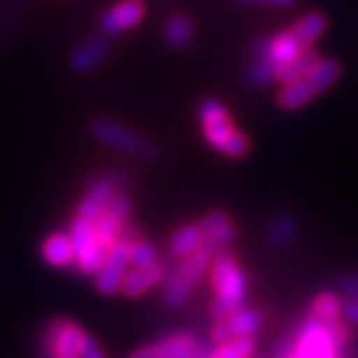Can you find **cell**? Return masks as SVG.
<instances>
[{
  "mask_svg": "<svg viewBox=\"0 0 358 358\" xmlns=\"http://www.w3.org/2000/svg\"><path fill=\"white\" fill-rule=\"evenodd\" d=\"M211 285L215 299L211 303V317L217 320L243 307L247 299V277L229 251H221L211 259Z\"/></svg>",
  "mask_w": 358,
  "mask_h": 358,
  "instance_id": "1",
  "label": "cell"
},
{
  "mask_svg": "<svg viewBox=\"0 0 358 358\" xmlns=\"http://www.w3.org/2000/svg\"><path fill=\"white\" fill-rule=\"evenodd\" d=\"M199 120L203 124L205 140L211 148L231 157H243L249 152V138L233 128L229 112L215 98H205L199 103Z\"/></svg>",
  "mask_w": 358,
  "mask_h": 358,
  "instance_id": "2",
  "label": "cell"
},
{
  "mask_svg": "<svg viewBox=\"0 0 358 358\" xmlns=\"http://www.w3.org/2000/svg\"><path fill=\"white\" fill-rule=\"evenodd\" d=\"M341 74H343V66L338 60H334V58L320 60L307 76L285 84V88L281 90V94L277 98V106L282 112H294L310 102L313 98H317L320 92L331 88L341 78Z\"/></svg>",
  "mask_w": 358,
  "mask_h": 358,
  "instance_id": "3",
  "label": "cell"
},
{
  "mask_svg": "<svg viewBox=\"0 0 358 358\" xmlns=\"http://www.w3.org/2000/svg\"><path fill=\"white\" fill-rule=\"evenodd\" d=\"M90 131L96 140L102 141L103 145L112 148L115 152L143 159V162H154L159 154L154 141L106 115L94 117L90 122Z\"/></svg>",
  "mask_w": 358,
  "mask_h": 358,
  "instance_id": "4",
  "label": "cell"
},
{
  "mask_svg": "<svg viewBox=\"0 0 358 358\" xmlns=\"http://www.w3.org/2000/svg\"><path fill=\"white\" fill-rule=\"evenodd\" d=\"M213 257L215 255L205 247L197 249L192 255L183 257L181 265L167 279L166 289H164V301L169 307H181L192 296V293L195 291V285L203 277V273L211 265Z\"/></svg>",
  "mask_w": 358,
  "mask_h": 358,
  "instance_id": "5",
  "label": "cell"
},
{
  "mask_svg": "<svg viewBox=\"0 0 358 358\" xmlns=\"http://www.w3.org/2000/svg\"><path fill=\"white\" fill-rule=\"evenodd\" d=\"M279 358H336V348L320 320L308 317L294 343Z\"/></svg>",
  "mask_w": 358,
  "mask_h": 358,
  "instance_id": "6",
  "label": "cell"
},
{
  "mask_svg": "<svg viewBox=\"0 0 358 358\" xmlns=\"http://www.w3.org/2000/svg\"><path fill=\"white\" fill-rule=\"evenodd\" d=\"M90 334L84 333L76 322L56 320L46 336L48 358H80L88 345Z\"/></svg>",
  "mask_w": 358,
  "mask_h": 358,
  "instance_id": "7",
  "label": "cell"
},
{
  "mask_svg": "<svg viewBox=\"0 0 358 358\" xmlns=\"http://www.w3.org/2000/svg\"><path fill=\"white\" fill-rule=\"evenodd\" d=\"M263 317L257 313L255 308L239 307L237 310L229 313L227 317H221L215 320L211 329V341L219 345L231 338H243V336H253L261 329Z\"/></svg>",
  "mask_w": 358,
  "mask_h": 358,
  "instance_id": "8",
  "label": "cell"
},
{
  "mask_svg": "<svg viewBox=\"0 0 358 358\" xmlns=\"http://www.w3.org/2000/svg\"><path fill=\"white\" fill-rule=\"evenodd\" d=\"M129 245L122 239H115L110 247L103 267L96 273V289L102 294H115L122 287L124 275L128 273Z\"/></svg>",
  "mask_w": 358,
  "mask_h": 358,
  "instance_id": "9",
  "label": "cell"
},
{
  "mask_svg": "<svg viewBox=\"0 0 358 358\" xmlns=\"http://www.w3.org/2000/svg\"><path fill=\"white\" fill-rule=\"evenodd\" d=\"M197 352V341L189 333H178L157 341L154 345L141 346L129 358H193Z\"/></svg>",
  "mask_w": 358,
  "mask_h": 358,
  "instance_id": "10",
  "label": "cell"
},
{
  "mask_svg": "<svg viewBox=\"0 0 358 358\" xmlns=\"http://www.w3.org/2000/svg\"><path fill=\"white\" fill-rule=\"evenodd\" d=\"M197 225L203 231V247L209 249L213 255L227 251V247L235 239V229L231 225L229 213L223 209L209 211Z\"/></svg>",
  "mask_w": 358,
  "mask_h": 358,
  "instance_id": "11",
  "label": "cell"
},
{
  "mask_svg": "<svg viewBox=\"0 0 358 358\" xmlns=\"http://www.w3.org/2000/svg\"><path fill=\"white\" fill-rule=\"evenodd\" d=\"M143 4L140 0H122L115 6H112L108 13H103L100 18V28L106 36H115L120 32H126L128 28L141 22L143 18Z\"/></svg>",
  "mask_w": 358,
  "mask_h": 358,
  "instance_id": "12",
  "label": "cell"
},
{
  "mask_svg": "<svg viewBox=\"0 0 358 358\" xmlns=\"http://www.w3.org/2000/svg\"><path fill=\"white\" fill-rule=\"evenodd\" d=\"M164 279H166V268L162 263H155L152 267H134L124 275L120 291L129 299H136L157 287Z\"/></svg>",
  "mask_w": 358,
  "mask_h": 358,
  "instance_id": "13",
  "label": "cell"
},
{
  "mask_svg": "<svg viewBox=\"0 0 358 358\" xmlns=\"http://www.w3.org/2000/svg\"><path fill=\"white\" fill-rule=\"evenodd\" d=\"M110 52V42L103 34H94L84 40L70 56V66L80 74H86L102 62Z\"/></svg>",
  "mask_w": 358,
  "mask_h": 358,
  "instance_id": "14",
  "label": "cell"
},
{
  "mask_svg": "<svg viewBox=\"0 0 358 358\" xmlns=\"http://www.w3.org/2000/svg\"><path fill=\"white\" fill-rule=\"evenodd\" d=\"M296 237H299V219L294 217L291 211H277L268 219L267 229H265L268 247L277 251L289 249L296 241Z\"/></svg>",
  "mask_w": 358,
  "mask_h": 358,
  "instance_id": "15",
  "label": "cell"
},
{
  "mask_svg": "<svg viewBox=\"0 0 358 358\" xmlns=\"http://www.w3.org/2000/svg\"><path fill=\"white\" fill-rule=\"evenodd\" d=\"M42 257L52 267H70L76 263V253L68 233H52L42 245Z\"/></svg>",
  "mask_w": 358,
  "mask_h": 358,
  "instance_id": "16",
  "label": "cell"
},
{
  "mask_svg": "<svg viewBox=\"0 0 358 358\" xmlns=\"http://www.w3.org/2000/svg\"><path fill=\"white\" fill-rule=\"evenodd\" d=\"M164 40L171 50H185L193 40V22L187 14H171L164 24Z\"/></svg>",
  "mask_w": 358,
  "mask_h": 358,
  "instance_id": "17",
  "label": "cell"
},
{
  "mask_svg": "<svg viewBox=\"0 0 358 358\" xmlns=\"http://www.w3.org/2000/svg\"><path fill=\"white\" fill-rule=\"evenodd\" d=\"M329 28V18L322 13H308L305 14L299 22L289 28V32L293 34L296 44L305 50L315 40L322 36V32Z\"/></svg>",
  "mask_w": 358,
  "mask_h": 358,
  "instance_id": "18",
  "label": "cell"
},
{
  "mask_svg": "<svg viewBox=\"0 0 358 358\" xmlns=\"http://www.w3.org/2000/svg\"><path fill=\"white\" fill-rule=\"evenodd\" d=\"M201 247H203V231L197 223L178 229L169 241V251L176 257H181V259L192 255Z\"/></svg>",
  "mask_w": 358,
  "mask_h": 358,
  "instance_id": "19",
  "label": "cell"
},
{
  "mask_svg": "<svg viewBox=\"0 0 358 358\" xmlns=\"http://www.w3.org/2000/svg\"><path fill=\"white\" fill-rule=\"evenodd\" d=\"M319 54L315 50L305 48L299 56H294L291 62H287V64H282L281 68H279V76H277V80L282 82V84H289V82H294V80H301L303 76H307L308 72L319 64Z\"/></svg>",
  "mask_w": 358,
  "mask_h": 358,
  "instance_id": "20",
  "label": "cell"
},
{
  "mask_svg": "<svg viewBox=\"0 0 358 358\" xmlns=\"http://www.w3.org/2000/svg\"><path fill=\"white\" fill-rule=\"evenodd\" d=\"M310 317L320 320L324 327L343 319V301L333 293H320L310 303Z\"/></svg>",
  "mask_w": 358,
  "mask_h": 358,
  "instance_id": "21",
  "label": "cell"
},
{
  "mask_svg": "<svg viewBox=\"0 0 358 358\" xmlns=\"http://www.w3.org/2000/svg\"><path fill=\"white\" fill-rule=\"evenodd\" d=\"M68 237L72 241V247H74V253L78 257H82L88 249H92L96 245V231H94V223L88 221V219L78 217L70 223V231H68Z\"/></svg>",
  "mask_w": 358,
  "mask_h": 358,
  "instance_id": "22",
  "label": "cell"
},
{
  "mask_svg": "<svg viewBox=\"0 0 358 358\" xmlns=\"http://www.w3.org/2000/svg\"><path fill=\"white\" fill-rule=\"evenodd\" d=\"M255 352V341L251 336L243 338H231L225 343H219L205 358H251Z\"/></svg>",
  "mask_w": 358,
  "mask_h": 358,
  "instance_id": "23",
  "label": "cell"
},
{
  "mask_svg": "<svg viewBox=\"0 0 358 358\" xmlns=\"http://www.w3.org/2000/svg\"><path fill=\"white\" fill-rule=\"evenodd\" d=\"M279 68L281 66L273 62V60H268V58H255V62L249 66L247 72H245V80H247V84H251L255 88L267 86V84L277 80Z\"/></svg>",
  "mask_w": 358,
  "mask_h": 358,
  "instance_id": "24",
  "label": "cell"
},
{
  "mask_svg": "<svg viewBox=\"0 0 358 358\" xmlns=\"http://www.w3.org/2000/svg\"><path fill=\"white\" fill-rule=\"evenodd\" d=\"M108 251H110V247H106V245L100 243V241H96V245H94L92 249H88L82 257H78L76 267L80 268L82 273H86V275H96V273L103 267L106 257H108Z\"/></svg>",
  "mask_w": 358,
  "mask_h": 358,
  "instance_id": "25",
  "label": "cell"
},
{
  "mask_svg": "<svg viewBox=\"0 0 358 358\" xmlns=\"http://www.w3.org/2000/svg\"><path fill=\"white\" fill-rule=\"evenodd\" d=\"M122 221H117L115 217H112L110 213H106V209H103V213L100 217L94 221V231H96V239L103 243L106 247H112L114 241L117 239V235H120V229H122Z\"/></svg>",
  "mask_w": 358,
  "mask_h": 358,
  "instance_id": "26",
  "label": "cell"
},
{
  "mask_svg": "<svg viewBox=\"0 0 358 358\" xmlns=\"http://www.w3.org/2000/svg\"><path fill=\"white\" fill-rule=\"evenodd\" d=\"M129 263L134 267H152L155 263H159V253L154 245L138 239L129 245Z\"/></svg>",
  "mask_w": 358,
  "mask_h": 358,
  "instance_id": "27",
  "label": "cell"
},
{
  "mask_svg": "<svg viewBox=\"0 0 358 358\" xmlns=\"http://www.w3.org/2000/svg\"><path fill=\"white\" fill-rule=\"evenodd\" d=\"M115 192H117V189L114 187V183L106 178V176H100V178H94L92 181H90L88 193H86V195L94 197V199H96V201H100V203L108 205V201L114 197Z\"/></svg>",
  "mask_w": 358,
  "mask_h": 358,
  "instance_id": "28",
  "label": "cell"
},
{
  "mask_svg": "<svg viewBox=\"0 0 358 358\" xmlns=\"http://www.w3.org/2000/svg\"><path fill=\"white\" fill-rule=\"evenodd\" d=\"M106 213H110L117 221L126 223L129 215H131V199H129L128 193L115 192L114 197L106 205Z\"/></svg>",
  "mask_w": 358,
  "mask_h": 358,
  "instance_id": "29",
  "label": "cell"
},
{
  "mask_svg": "<svg viewBox=\"0 0 358 358\" xmlns=\"http://www.w3.org/2000/svg\"><path fill=\"white\" fill-rule=\"evenodd\" d=\"M103 209H106V205L100 203V201H96L94 197H90L86 195L80 203H78V209H76V215L82 219H88V221H96V219L100 217L103 213Z\"/></svg>",
  "mask_w": 358,
  "mask_h": 358,
  "instance_id": "30",
  "label": "cell"
},
{
  "mask_svg": "<svg viewBox=\"0 0 358 358\" xmlns=\"http://www.w3.org/2000/svg\"><path fill=\"white\" fill-rule=\"evenodd\" d=\"M338 287L348 299H358V273H345L338 279Z\"/></svg>",
  "mask_w": 358,
  "mask_h": 358,
  "instance_id": "31",
  "label": "cell"
},
{
  "mask_svg": "<svg viewBox=\"0 0 358 358\" xmlns=\"http://www.w3.org/2000/svg\"><path fill=\"white\" fill-rule=\"evenodd\" d=\"M343 317L358 327V299H348L343 303Z\"/></svg>",
  "mask_w": 358,
  "mask_h": 358,
  "instance_id": "32",
  "label": "cell"
},
{
  "mask_svg": "<svg viewBox=\"0 0 358 358\" xmlns=\"http://www.w3.org/2000/svg\"><path fill=\"white\" fill-rule=\"evenodd\" d=\"M106 178H108L110 181H112V183H114L115 189H124V187H128L129 179H128V176L124 173V171H117V169H114V171L106 173Z\"/></svg>",
  "mask_w": 358,
  "mask_h": 358,
  "instance_id": "33",
  "label": "cell"
},
{
  "mask_svg": "<svg viewBox=\"0 0 358 358\" xmlns=\"http://www.w3.org/2000/svg\"><path fill=\"white\" fill-rule=\"evenodd\" d=\"M80 358H106V357H103L102 348L98 346V343L90 336L88 345H86V348H84V352H82V357Z\"/></svg>",
  "mask_w": 358,
  "mask_h": 358,
  "instance_id": "34",
  "label": "cell"
},
{
  "mask_svg": "<svg viewBox=\"0 0 358 358\" xmlns=\"http://www.w3.org/2000/svg\"><path fill=\"white\" fill-rule=\"evenodd\" d=\"M263 2H268V4L279 6V8H291L296 4V0H263Z\"/></svg>",
  "mask_w": 358,
  "mask_h": 358,
  "instance_id": "35",
  "label": "cell"
},
{
  "mask_svg": "<svg viewBox=\"0 0 358 358\" xmlns=\"http://www.w3.org/2000/svg\"><path fill=\"white\" fill-rule=\"evenodd\" d=\"M239 2H243V4H259V2H263V0H239Z\"/></svg>",
  "mask_w": 358,
  "mask_h": 358,
  "instance_id": "36",
  "label": "cell"
}]
</instances>
